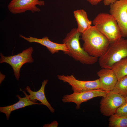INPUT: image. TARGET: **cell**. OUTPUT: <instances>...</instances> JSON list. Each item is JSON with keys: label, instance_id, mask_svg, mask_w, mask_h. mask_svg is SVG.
I'll return each instance as SVG.
<instances>
[{"label": "cell", "instance_id": "obj_18", "mask_svg": "<svg viewBox=\"0 0 127 127\" xmlns=\"http://www.w3.org/2000/svg\"><path fill=\"white\" fill-rule=\"evenodd\" d=\"M109 127H127V117H121L114 114L110 116Z\"/></svg>", "mask_w": 127, "mask_h": 127}, {"label": "cell", "instance_id": "obj_22", "mask_svg": "<svg viewBox=\"0 0 127 127\" xmlns=\"http://www.w3.org/2000/svg\"><path fill=\"white\" fill-rule=\"evenodd\" d=\"M92 5H96L100 2L103 0H87Z\"/></svg>", "mask_w": 127, "mask_h": 127}, {"label": "cell", "instance_id": "obj_15", "mask_svg": "<svg viewBox=\"0 0 127 127\" xmlns=\"http://www.w3.org/2000/svg\"><path fill=\"white\" fill-rule=\"evenodd\" d=\"M73 14L77 23V30L82 34L91 26L92 22L88 19L87 12L83 9L75 10Z\"/></svg>", "mask_w": 127, "mask_h": 127}, {"label": "cell", "instance_id": "obj_5", "mask_svg": "<svg viewBox=\"0 0 127 127\" xmlns=\"http://www.w3.org/2000/svg\"><path fill=\"white\" fill-rule=\"evenodd\" d=\"M33 51V48L30 47L14 56H6L0 53V63H5L10 65L13 70L15 76L18 81L20 76V70L23 65L26 63L33 62L32 56Z\"/></svg>", "mask_w": 127, "mask_h": 127}, {"label": "cell", "instance_id": "obj_7", "mask_svg": "<svg viewBox=\"0 0 127 127\" xmlns=\"http://www.w3.org/2000/svg\"><path fill=\"white\" fill-rule=\"evenodd\" d=\"M125 102V98L112 91H108L100 102V112L105 116H110L115 114L118 108Z\"/></svg>", "mask_w": 127, "mask_h": 127}, {"label": "cell", "instance_id": "obj_23", "mask_svg": "<svg viewBox=\"0 0 127 127\" xmlns=\"http://www.w3.org/2000/svg\"><path fill=\"white\" fill-rule=\"evenodd\" d=\"M126 102H127V96L125 98Z\"/></svg>", "mask_w": 127, "mask_h": 127}, {"label": "cell", "instance_id": "obj_9", "mask_svg": "<svg viewBox=\"0 0 127 127\" xmlns=\"http://www.w3.org/2000/svg\"><path fill=\"white\" fill-rule=\"evenodd\" d=\"M107 92L101 89H98L81 92H73L72 94L64 95L62 100L64 103L71 102L75 103L76 105V108L79 109L82 103L95 97H104Z\"/></svg>", "mask_w": 127, "mask_h": 127}, {"label": "cell", "instance_id": "obj_21", "mask_svg": "<svg viewBox=\"0 0 127 127\" xmlns=\"http://www.w3.org/2000/svg\"><path fill=\"white\" fill-rule=\"evenodd\" d=\"M117 0H103L104 5L108 6L115 2Z\"/></svg>", "mask_w": 127, "mask_h": 127}, {"label": "cell", "instance_id": "obj_4", "mask_svg": "<svg viewBox=\"0 0 127 127\" xmlns=\"http://www.w3.org/2000/svg\"><path fill=\"white\" fill-rule=\"evenodd\" d=\"M92 23L107 38L110 43L122 37L116 21L110 14H99L93 20Z\"/></svg>", "mask_w": 127, "mask_h": 127}, {"label": "cell", "instance_id": "obj_11", "mask_svg": "<svg viewBox=\"0 0 127 127\" xmlns=\"http://www.w3.org/2000/svg\"><path fill=\"white\" fill-rule=\"evenodd\" d=\"M97 74L99 77L101 89L107 92L112 91L118 79L112 70L102 68L98 72Z\"/></svg>", "mask_w": 127, "mask_h": 127}, {"label": "cell", "instance_id": "obj_6", "mask_svg": "<svg viewBox=\"0 0 127 127\" xmlns=\"http://www.w3.org/2000/svg\"><path fill=\"white\" fill-rule=\"evenodd\" d=\"M109 12L116 21L122 37H127V0H117L111 4Z\"/></svg>", "mask_w": 127, "mask_h": 127}, {"label": "cell", "instance_id": "obj_8", "mask_svg": "<svg viewBox=\"0 0 127 127\" xmlns=\"http://www.w3.org/2000/svg\"><path fill=\"white\" fill-rule=\"evenodd\" d=\"M57 77L59 80L68 83L74 92L101 89L99 79L93 81H84L77 79L73 75L66 76L64 75H58Z\"/></svg>", "mask_w": 127, "mask_h": 127}, {"label": "cell", "instance_id": "obj_1", "mask_svg": "<svg viewBox=\"0 0 127 127\" xmlns=\"http://www.w3.org/2000/svg\"><path fill=\"white\" fill-rule=\"evenodd\" d=\"M83 48L90 55L99 58L109 48L110 43L107 38L94 26H90L81 34Z\"/></svg>", "mask_w": 127, "mask_h": 127}, {"label": "cell", "instance_id": "obj_10", "mask_svg": "<svg viewBox=\"0 0 127 127\" xmlns=\"http://www.w3.org/2000/svg\"><path fill=\"white\" fill-rule=\"evenodd\" d=\"M44 4V1L40 0H11L8 8L9 11L13 14L24 13L28 10L34 13L40 11L37 5L43 6Z\"/></svg>", "mask_w": 127, "mask_h": 127}, {"label": "cell", "instance_id": "obj_2", "mask_svg": "<svg viewBox=\"0 0 127 127\" xmlns=\"http://www.w3.org/2000/svg\"><path fill=\"white\" fill-rule=\"evenodd\" d=\"M81 34L75 28L67 34L62 42L66 45L68 52L64 53L82 64H93L97 61L98 58L90 55L81 47L79 41Z\"/></svg>", "mask_w": 127, "mask_h": 127}, {"label": "cell", "instance_id": "obj_3", "mask_svg": "<svg viewBox=\"0 0 127 127\" xmlns=\"http://www.w3.org/2000/svg\"><path fill=\"white\" fill-rule=\"evenodd\" d=\"M127 57V39L121 37L110 43L106 53L98 59L101 68L111 69L115 63Z\"/></svg>", "mask_w": 127, "mask_h": 127}, {"label": "cell", "instance_id": "obj_16", "mask_svg": "<svg viewBox=\"0 0 127 127\" xmlns=\"http://www.w3.org/2000/svg\"><path fill=\"white\" fill-rule=\"evenodd\" d=\"M111 69L115 74L118 79L127 75V57L114 64Z\"/></svg>", "mask_w": 127, "mask_h": 127}, {"label": "cell", "instance_id": "obj_13", "mask_svg": "<svg viewBox=\"0 0 127 127\" xmlns=\"http://www.w3.org/2000/svg\"><path fill=\"white\" fill-rule=\"evenodd\" d=\"M48 81V79L44 80L42 82L40 89L37 91H32L28 86L25 89L29 94L28 96L31 100L34 102H36L37 100L39 101L43 105L46 106L51 112L54 113L55 110L48 101L45 95V88Z\"/></svg>", "mask_w": 127, "mask_h": 127}, {"label": "cell", "instance_id": "obj_17", "mask_svg": "<svg viewBox=\"0 0 127 127\" xmlns=\"http://www.w3.org/2000/svg\"><path fill=\"white\" fill-rule=\"evenodd\" d=\"M112 91L125 98L127 96V75L118 80Z\"/></svg>", "mask_w": 127, "mask_h": 127}, {"label": "cell", "instance_id": "obj_19", "mask_svg": "<svg viewBox=\"0 0 127 127\" xmlns=\"http://www.w3.org/2000/svg\"><path fill=\"white\" fill-rule=\"evenodd\" d=\"M115 114L119 116L127 117V102H126L119 107Z\"/></svg>", "mask_w": 127, "mask_h": 127}, {"label": "cell", "instance_id": "obj_12", "mask_svg": "<svg viewBox=\"0 0 127 127\" xmlns=\"http://www.w3.org/2000/svg\"><path fill=\"white\" fill-rule=\"evenodd\" d=\"M20 36L29 43H36L46 47L52 54L58 53L60 51L63 52H68V49L65 44L53 42L51 41L47 36L39 39L31 36L27 37L21 35H20Z\"/></svg>", "mask_w": 127, "mask_h": 127}, {"label": "cell", "instance_id": "obj_14", "mask_svg": "<svg viewBox=\"0 0 127 127\" xmlns=\"http://www.w3.org/2000/svg\"><path fill=\"white\" fill-rule=\"evenodd\" d=\"M23 91L25 97L22 98L19 95H17L16 97L19 99L18 102L11 105L0 107V112L5 114L7 120H8L11 112L32 105H43L41 103H36L32 101L29 98L28 95L24 91Z\"/></svg>", "mask_w": 127, "mask_h": 127}, {"label": "cell", "instance_id": "obj_20", "mask_svg": "<svg viewBox=\"0 0 127 127\" xmlns=\"http://www.w3.org/2000/svg\"><path fill=\"white\" fill-rule=\"evenodd\" d=\"M58 125V123L56 121L54 120L50 124H44L43 127H57Z\"/></svg>", "mask_w": 127, "mask_h": 127}]
</instances>
